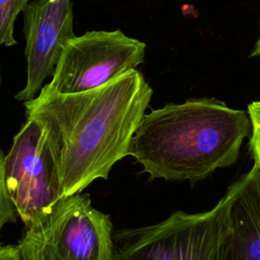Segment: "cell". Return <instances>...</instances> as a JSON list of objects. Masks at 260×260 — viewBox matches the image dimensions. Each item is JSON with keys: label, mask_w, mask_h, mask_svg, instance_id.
<instances>
[{"label": "cell", "mask_w": 260, "mask_h": 260, "mask_svg": "<svg viewBox=\"0 0 260 260\" xmlns=\"http://www.w3.org/2000/svg\"><path fill=\"white\" fill-rule=\"evenodd\" d=\"M248 115L251 124L249 149L251 156L260 170V102H253L248 105Z\"/></svg>", "instance_id": "cell-11"}, {"label": "cell", "mask_w": 260, "mask_h": 260, "mask_svg": "<svg viewBox=\"0 0 260 260\" xmlns=\"http://www.w3.org/2000/svg\"><path fill=\"white\" fill-rule=\"evenodd\" d=\"M232 199L216 260H260V170L253 168L230 188Z\"/></svg>", "instance_id": "cell-8"}, {"label": "cell", "mask_w": 260, "mask_h": 260, "mask_svg": "<svg viewBox=\"0 0 260 260\" xmlns=\"http://www.w3.org/2000/svg\"><path fill=\"white\" fill-rule=\"evenodd\" d=\"M231 199L228 189L208 211H177L158 223L113 233L110 260H216Z\"/></svg>", "instance_id": "cell-3"}, {"label": "cell", "mask_w": 260, "mask_h": 260, "mask_svg": "<svg viewBox=\"0 0 260 260\" xmlns=\"http://www.w3.org/2000/svg\"><path fill=\"white\" fill-rule=\"evenodd\" d=\"M25 3H27V2H29V1H31V0H23Z\"/></svg>", "instance_id": "cell-14"}, {"label": "cell", "mask_w": 260, "mask_h": 260, "mask_svg": "<svg viewBox=\"0 0 260 260\" xmlns=\"http://www.w3.org/2000/svg\"><path fill=\"white\" fill-rule=\"evenodd\" d=\"M112 237L110 216L77 193L60 199L16 246L21 260H110Z\"/></svg>", "instance_id": "cell-4"}, {"label": "cell", "mask_w": 260, "mask_h": 260, "mask_svg": "<svg viewBox=\"0 0 260 260\" xmlns=\"http://www.w3.org/2000/svg\"><path fill=\"white\" fill-rule=\"evenodd\" d=\"M0 81H1V76H0Z\"/></svg>", "instance_id": "cell-15"}, {"label": "cell", "mask_w": 260, "mask_h": 260, "mask_svg": "<svg viewBox=\"0 0 260 260\" xmlns=\"http://www.w3.org/2000/svg\"><path fill=\"white\" fill-rule=\"evenodd\" d=\"M257 56H260V37H259L253 51L250 54V57H257Z\"/></svg>", "instance_id": "cell-13"}, {"label": "cell", "mask_w": 260, "mask_h": 260, "mask_svg": "<svg viewBox=\"0 0 260 260\" xmlns=\"http://www.w3.org/2000/svg\"><path fill=\"white\" fill-rule=\"evenodd\" d=\"M0 260H21L16 245H7L0 247Z\"/></svg>", "instance_id": "cell-12"}, {"label": "cell", "mask_w": 260, "mask_h": 260, "mask_svg": "<svg viewBox=\"0 0 260 260\" xmlns=\"http://www.w3.org/2000/svg\"><path fill=\"white\" fill-rule=\"evenodd\" d=\"M26 83L15 99H34L52 76L63 47L75 37L71 0H31L22 9Z\"/></svg>", "instance_id": "cell-7"}, {"label": "cell", "mask_w": 260, "mask_h": 260, "mask_svg": "<svg viewBox=\"0 0 260 260\" xmlns=\"http://www.w3.org/2000/svg\"><path fill=\"white\" fill-rule=\"evenodd\" d=\"M4 153L0 150V237L5 223L15 222L18 216L14 203L8 193L4 179ZM2 246L0 241V247Z\"/></svg>", "instance_id": "cell-10"}, {"label": "cell", "mask_w": 260, "mask_h": 260, "mask_svg": "<svg viewBox=\"0 0 260 260\" xmlns=\"http://www.w3.org/2000/svg\"><path fill=\"white\" fill-rule=\"evenodd\" d=\"M250 131L246 111L215 99H192L144 114L129 155L150 179L196 182L234 165Z\"/></svg>", "instance_id": "cell-2"}, {"label": "cell", "mask_w": 260, "mask_h": 260, "mask_svg": "<svg viewBox=\"0 0 260 260\" xmlns=\"http://www.w3.org/2000/svg\"><path fill=\"white\" fill-rule=\"evenodd\" d=\"M145 44L121 30H91L63 47L51 82L42 88L58 93L89 90L135 69L144 59Z\"/></svg>", "instance_id": "cell-5"}, {"label": "cell", "mask_w": 260, "mask_h": 260, "mask_svg": "<svg viewBox=\"0 0 260 260\" xmlns=\"http://www.w3.org/2000/svg\"><path fill=\"white\" fill-rule=\"evenodd\" d=\"M151 95L143 75L132 69L81 92L41 88L23 103L26 119L44 131L61 199L81 193L96 179H108L114 165L129 155L132 136Z\"/></svg>", "instance_id": "cell-1"}, {"label": "cell", "mask_w": 260, "mask_h": 260, "mask_svg": "<svg viewBox=\"0 0 260 260\" xmlns=\"http://www.w3.org/2000/svg\"><path fill=\"white\" fill-rule=\"evenodd\" d=\"M26 3L23 0H0V46H13L14 21Z\"/></svg>", "instance_id": "cell-9"}, {"label": "cell", "mask_w": 260, "mask_h": 260, "mask_svg": "<svg viewBox=\"0 0 260 260\" xmlns=\"http://www.w3.org/2000/svg\"><path fill=\"white\" fill-rule=\"evenodd\" d=\"M4 179L26 229L42 222L61 199L55 165L42 127L26 119L4 156Z\"/></svg>", "instance_id": "cell-6"}]
</instances>
